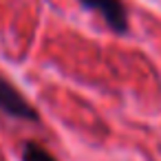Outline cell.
<instances>
[{"label":"cell","instance_id":"6da1fadb","mask_svg":"<svg viewBox=\"0 0 161 161\" xmlns=\"http://www.w3.org/2000/svg\"><path fill=\"white\" fill-rule=\"evenodd\" d=\"M0 113L11 117V119H18V121H27V124H38L40 121L38 108L3 73H0Z\"/></svg>","mask_w":161,"mask_h":161},{"label":"cell","instance_id":"7a4b0ae2","mask_svg":"<svg viewBox=\"0 0 161 161\" xmlns=\"http://www.w3.org/2000/svg\"><path fill=\"white\" fill-rule=\"evenodd\" d=\"M77 3L86 9L97 14L106 27L117 33V36H126L130 25H128V9L124 0H77Z\"/></svg>","mask_w":161,"mask_h":161},{"label":"cell","instance_id":"3957f363","mask_svg":"<svg viewBox=\"0 0 161 161\" xmlns=\"http://www.w3.org/2000/svg\"><path fill=\"white\" fill-rule=\"evenodd\" d=\"M20 159H22V161H58L55 154H53L49 148H44L42 143H38V141H33V139H29V141L22 143Z\"/></svg>","mask_w":161,"mask_h":161}]
</instances>
